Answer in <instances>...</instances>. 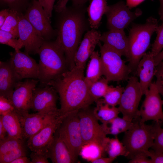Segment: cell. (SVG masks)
<instances>
[{
    "instance_id": "30",
    "label": "cell",
    "mask_w": 163,
    "mask_h": 163,
    "mask_svg": "<svg viewBox=\"0 0 163 163\" xmlns=\"http://www.w3.org/2000/svg\"><path fill=\"white\" fill-rule=\"evenodd\" d=\"M104 152V149L101 144L95 142H91L82 145L79 155L83 159L91 162L102 157Z\"/></svg>"
},
{
    "instance_id": "29",
    "label": "cell",
    "mask_w": 163,
    "mask_h": 163,
    "mask_svg": "<svg viewBox=\"0 0 163 163\" xmlns=\"http://www.w3.org/2000/svg\"><path fill=\"white\" fill-rule=\"evenodd\" d=\"M102 145L109 157L115 159L120 156H126L127 151L125 146L117 137L111 138L107 137Z\"/></svg>"
},
{
    "instance_id": "52",
    "label": "cell",
    "mask_w": 163,
    "mask_h": 163,
    "mask_svg": "<svg viewBox=\"0 0 163 163\" xmlns=\"http://www.w3.org/2000/svg\"><path fill=\"white\" fill-rule=\"evenodd\" d=\"M7 132L4 127L3 124L2 120L0 118V139H2L5 137Z\"/></svg>"
},
{
    "instance_id": "38",
    "label": "cell",
    "mask_w": 163,
    "mask_h": 163,
    "mask_svg": "<svg viewBox=\"0 0 163 163\" xmlns=\"http://www.w3.org/2000/svg\"><path fill=\"white\" fill-rule=\"evenodd\" d=\"M29 0H0L1 3L11 9L22 12L26 10L30 4Z\"/></svg>"
},
{
    "instance_id": "48",
    "label": "cell",
    "mask_w": 163,
    "mask_h": 163,
    "mask_svg": "<svg viewBox=\"0 0 163 163\" xmlns=\"http://www.w3.org/2000/svg\"><path fill=\"white\" fill-rule=\"evenodd\" d=\"M115 159L108 157H101L97 158L91 162L92 163H110L113 161Z\"/></svg>"
},
{
    "instance_id": "26",
    "label": "cell",
    "mask_w": 163,
    "mask_h": 163,
    "mask_svg": "<svg viewBox=\"0 0 163 163\" xmlns=\"http://www.w3.org/2000/svg\"><path fill=\"white\" fill-rule=\"evenodd\" d=\"M8 135L17 138L24 139L22 128L18 115L13 112L0 115Z\"/></svg>"
},
{
    "instance_id": "39",
    "label": "cell",
    "mask_w": 163,
    "mask_h": 163,
    "mask_svg": "<svg viewBox=\"0 0 163 163\" xmlns=\"http://www.w3.org/2000/svg\"><path fill=\"white\" fill-rule=\"evenodd\" d=\"M157 36L152 45L151 54L155 56L160 52L163 49V23L157 27L155 31Z\"/></svg>"
},
{
    "instance_id": "45",
    "label": "cell",
    "mask_w": 163,
    "mask_h": 163,
    "mask_svg": "<svg viewBox=\"0 0 163 163\" xmlns=\"http://www.w3.org/2000/svg\"><path fill=\"white\" fill-rule=\"evenodd\" d=\"M129 163H152L150 158L145 152L136 154L129 161Z\"/></svg>"
},
{
    "instance_id": "5",
    "label": "cell",
    "mask_w": 163,
    "mask_h": 163,
    "mask_svg": "<svg viewBox=\"0 0 163 163\" xmlns=\"http://www.w3.org/2000/svg\"><path fill=\"white\" fill-rule=\"evenodd\" d=\"M133 121V126L124 133L122 141L127 151L126 157L129 159L151 148L155 136L154 124H146L141 121L140 117Z\"/></svg>"
},
{
    "instance_id": "37",
    "label": "cell",
    "mask_w": 163,
    "mask_h": 163,
    "mask_svg": "<svg viewBox=\"0 0 163 163\" xmlns=\"http://www.w3.org/2000/svg\"><path fill=\"white\" fill-rule=\"evenodd\" d=\"M154 124L155 136L151 148L156 152H163V128L161 127L160 122H155Z\"/></svg>"
},
{
    "instance_id": "35",
    "label": "cell",
    "mask_w": 163,
    "mask_h": 163,
    "mask_svg": "<svg viewBox=\"0 0 163 163\" xmlns=\"http://www.w3.org/2000/svg\"><path fill=\"white\" fill-rule=\"evenodd\" d=\"M0 43L12 47L15 50L24 47L21 40L9 32L0 29Z\"/></svg>"
},
{
    "instance_id": "34",
    "label": "cell",
    "mask_w": 163,
    "mask_h": 163,
    "mask_svg": "<svg viewBox=\"0 0 163 163\" xmlns=\"http://www.w3.org/2000/svg\"><path fill=\"white\" fill-rule=\"evenodd\" d=\"M24 139L15 138L7 135L0 139V155L25 145Z\"/></svg>"
},
{
    "instance_id": "6",
    "label": "cell",
    "mask_w": 163,
    "mask_h": 163,
    "mask_svg": "<svg viewBox=\"0 0 163 163\" xmlns=\"http://www.w3.org/2000/svg\"><path fill=\"white\" fill-rule=\"evenodd\" d=\"M103 75L109 81L120 82L128 80L132 71L128 65L117 52L99 42Z\"/></svg>"
},
{
    "instance_id": "15",
    "label": "cell",
    "mask_w": 163,
    "mask_h": 163,
    "mask_svg": "<svg viewBox=\"0 0 163 163\" xmlns=\"http://www.w3.org/2000/svg\"><path fill=\"white\" fill-rule=\"evenodd\" d=\"M61 116L60 112L27 113L19 117L24 139H28Z\"/></svg>"
},
{
    "instance_id": "33",
    "label": "cell",
    "mask_w": 163,
    "mask_h": 163,
    "mask_svg": "<svg viewBox=\"0 0 163 163\" xmlns=\"http://www.w3.org/2000/svg\"><path fill=\"white\" fill-rule=\"evenodd\" d=\"M109 82L105 77L101 78L88 86L90 94L95 102L106 93L109 86Z\"/></svg>"
},
{
    "instance_id": "4",
    "label": "cell",
    "mask_w": 163,
    "mask_h": 163,
    "mask_svg": "<svg viewBox=\"0 0 163 163\" xmlns=\"http://www.w3.org/2000/svg\"><path fill=\"white\" fill-rule=\"evenodd\" d=\"M158 22L150 17L142 24H134L130 28L128 36V66L132 72L136 71L139 62L150 45L151 37L155 32Z\"/></svg>"
},
{
    "instance_id": "24",
    "label": "cell",
    "mask_w": 163,
    "mask_h": 163,
    "mask_svg": "<svg viewBox=\"0 0 163 163\" xmlns=\"http://www.w3.org/2000/svg\"><path fill=\"white\" fill-rule=\"evenodd\" d=\"M107 0H90L87 8L88 20L91 29L97 30L100 25L103 15L106 13L108 5Z\"/></svg>"
},
{
    "instance_id": "8",
    "label": "cell",
    "mask_w": 163,
    "mask_h": 163,
    "mask_svg": "<svg viewBox=\"0 0 163 163\" xmlns=\"http://www.w3.org/2000/svg\"><path fill=\"white\" fill-rule=\"evenodd\" d=\"M143 95L137 77H129L118 105V108L123 117L132 121L140 117L138 107Z\"/></svg>"
},
{
    "instance_id": "51",
    "label": "cell",
    "mask_w": 163,
    "mask_h": 163,
    "mask_svg": "<svg viewBox=\"0 0 163 163\" xmlns=\"http://www.w3.org/2000/svg\"><path fill=\"white\" fill-rule=\"evenodd\" d=\"M154 57L156 66L161 63H163V49L160 52Z\"/></svg>"
},
{
    "instance_id": "40",
    "label": "cell",
    "mask_w": 163,
    "mask_h": 163,
    "mask_svg": "<svg viewBox=\"0 0 163 163\" xmlns=\"http://www.w3.org/2000/svg\"><path fill=\"white\" fill-rule=\"evenodd\" d=\"M155 84L160 94L163 97V63H159L156 67L155 75Z\"/></svg>"
},
{
    "instance_id": "31",
    "label": "cell",
    "mask_w": 163,
    "mask_h": 163,
    "mask_svg": "<svg viewBox=\"0 0 163 163\" xmlns=\"http://www.w3.org/2000/svg\"><path fill=\"white\" fill-rule=\"evenodd\" d=\"M22 13L10 9L9 14L0 29L10 33L17 38H18V25Z\"/></svg>"
},
{
    "instance_id": "32",
    "label": "cell",
    "mask_w": 163,
    "mask_h": 163,
    "mask_svg": "<svg viewBox=\"0 0 163 163\" xmlns=\"http://www.w3.org/2000/svg\"><path fill=\"white\" fill-rule=\"evenodd\" d=\"M124 88L120 85L114 87L109 85L106 93L103 97L104 102L111 106L119 105Z\"/></svg>"
},
{
    "instance_id": "54",
    "label": "cell",
    "mask_w": 163,
    "mask_h": 163,
    "mask_svg": "<svg viewBox=\"0 0 163 163\" xmlns=\"http://www.w3.org/2000/svg\"><path fill=\"white\" fill-rule=\"evenodd\" d=\"M90 0H78V5H84L88 1Z\"/></svg>"
},
{
    "instance_id": "3",
    "label": "cell",
    "mask_w": 163,
    "mask_h": 163,
    "mask_svg": "<svg viewBox=\"0 0 163 163\" xmlns=\"http://www.w3.org/2000/svg\"><path fill=\"white\" fill-rule=\"evenodd\" d=\"M37 54L39 56L38 80L41 85H47L69 70L64 53L56 39L53 41L45 40Z\"/></svg>"
},
{
    "instance_id": "36",
    "label": "cell",
    "mask_w": 163,
    "mask_h": 163,
    "mask_svg": "<svg viewBox=\"0 0 163 163\" xmlns=\"http://www.w3.org/2000/svg\"><path fill=\"white\" fill-rule=\"evenodd\" d=\"M27 149L25 145L0 155V163H11L13 160L22 156H26Z\"/></svg>"
},
{
    "instance_id": "21",
    "label": "cell",
    "mask_w": 163,
    "mask_h": 163,
    "mask_svg": "<svg viewBox=\"0 0 163 163\" xmlns=\"http://www.w3.org/2000/svg\"><path fill=\"white\" fill-rule=\"evenodd\" d=\"M154 56L150 52L145 53L139 62L136 69L144 95L149 89L155 75L156 66Z\"/></svg>"
},
{
    "instance_id": "46",
    "label": "cell",
    "mask_w": 163,
    "mask_h": 163,
    "mask_svg": "<svg viewBox=\"0 0 163 163\" xmlns=\"http://www.w3.org/2000/svg\"><path fill=\"white\" fill-rule=\"evenodd\" d=\"M69 0H59L56 4L54 5V9L55 11L58 13L61 12L65 9L66 5ZM72 2V5L78 6V0H71Z\"/></svg>"
},
{
    "instance_id": "9",
    "label": "cell",
    "mask_w": 163,
    "mask_h": 163,
    "mask_svg": "<svg viewBox=\"0 0 163 163\" xmlns=\"http://www.w3.org/2000/svg\"><path fill=\"white\" fill-rule=\"evenodd\" d=\"M78 114L83 144L95 142L102 145L107 135L95 116L93 109L89 107L82 109L78 110Z\"/></svg>"
},
{
    "instance_id": "47",
    "label": "cell",
    "mask_w": 163,
    "mask_h": 163,
    "mask_svg": "<svg viewBox=\"0 0 163 163\" xmlns=\"http://www.w3.org/2000/svg\"><path fill=\"white\" fill-rule=\"evenodd\" d=\"M10 9L9 8L3 9L0 11V28L4 24L8 16Z\"/></svg>"
},
{
    "instance_id": "27",
    "label": "cell",
    "mask_w": 163,
    "mask_h": 163,
    "mask_svg": "<svg viewBox=\"0 0 163 163\" xmlns=\"http://www.w3.org/2000/svg\"><path fill=\"white\" fill-rule=\"evenodd\" d=\"M133 121L127 120L118 116L101 126L106 134L117 136L125 133L129 129L133 124Z\"/></svg>"
},
{
    "instance_id": "17",
    "label": "cell",
    "mask_w": 163,
    "mask_h": 163,
    "mask_svg": "<svg viewBox=\"0 0 163 163\" xmlns=\"http://www.w3.org/2000/svg\"><path fill=\"white\" fill-rule=\"evenodd\" d=\"M18 38L23 43L24 52L35 55L38 51L45 40L22 14L18 25Z\"/></svg>"
},
{
    "instance_id": "28",
    "label": "cell",
    "mask_w": 163,
    "mask_h": 163,
    "mask_svg": "<svg viewBox=\"0 0 163 163\" xmlns=\"http://www.w3.org/2000/svg\"><path fill=\"white\" fill-rule=\"evenodd\" d=\"M96 106L93 109L94 115L102 123L107 122L118 116L120 112L118 107L111 106L100 99L96 102Z\"/></svg>"
},
{
    "instance_id": "7",
    "label": "cell",
    "mask_w": 163,
    "mask_h": 163,
    "mask_svg": "<svg viewBox=\"0 0 163 163\" xmlns=\"http://www.w3.org/2000/svg\"><path fill=\"white\" fill-rule=\"evenodd\" d=\"M78 111H73L63 115L62 121L56 132L65 143L76 162L84 144L80 128Z\"/></svg>"
},
{
    "instance_id": "1",
    "label": "cell",
    "mask_w": 163,
    "mask_h": 163,
    "mask_svg": "<svg viewBox=\"0 0 163 163\" xmlns=\"http://www.w3.org/2000/svg\"><path fill=\"white\" fill-rule=\"evenodd\" d=\"M84 5L66 7L58 13L56 39L62 49L69 70L75 66L74 56L82 36L90 28Z\"/></svg>"
},
{
    "instance_id": "10",
    "label": "cell",
    "mask_w": 163,
    "mask_h": 163,
    "mask_svg": "<svg viewBox=\"0 0 163 163\" xmlns=\"http://www.w3.org/2000/svg\"><path fill=\"white\" fill-rule=\"evenodd\" d=\"M139 9L131 11L123 1H120L108 5L105 14L107 19V25L109 30H124L129 24L142 14Z\"/></svg>"
},
{
    "instance_id": "11",
    "label": "cell",
    "mask_w": 163,
    "mask_h": 163,
    "mask_svg": "<svg viewBox=\"0 0 163 163\" xmlns=\"http://www.w3.org/2000/svg\"><path fill=\"white\" fill-rule=\"evenodd\" d=\"M26 18L42 35L45 40H51L57 36L56 30L51 25L43 7L38 0H33L24 14Z\"/></svg>"
},
{
    "instance_id": "42",
    "label": "cell",
    "mask_w": 163,
    "mask_h": 163,
    "mask_svg": "<svg viewBox=\"0 0 163 163\" xmlns=\"http://www.w3.org/2000/svg\"><path fill=\"white\" fill-rule=\"evenodd\" d=\"M31 163H48L46 152H32L30 155Z\"/></svg>"
},
{
    "instance_id": "25",
    "label": "cell",
    "mask_w": 163,
    "mask_h": 163,
    "mask_svg": "<svg viewBox=\"0 0 163 163\" xmlns=\"http://www.w3.org/2000/svg\"><path fill=\"white\" fill-rule=\"evenodd\" d=\"M102 75V67L100 54L98 51H94L90 57L85 77L88 86L100 79Z\"/></svg>"
},
{
    "instance_id": "41",
    "label": "cell",
    "mask_w": 163,
    "mask_h": 163,
    "mask_svg": "<svg viewBox=\"0 0 163 163\" xmlns=\"http://www.w3.org/2000/svg\"><path fill=\"white\" fill-rule=\"evenodd\" d=\"M15 112V108L11 101L7 98L0 96V115Z\"/></svg>"
},
{
    "instance_id": "19",
    "label": "cell",
    "mask_w": 163,
    "mask_h": 163,
    "mask_svg": "<svg viewBox=\"0 0 163 163\" xmlns=\"http://www.w3.org/2000/svg\"><path fill=\"white\" fill-rule=\"evenodd\" d=\"M101 34L99 31L93 29L86 32L75 55L76 66L85 69L87 61L94 51L97 45L100 42Z\"/></svg>"
},
{
    "instance_id": "12",
    "label": "cell",
    "mask_w": 163,
    "mask_h": 163,
    "mask_svg": "<svg viewBox=\"0 0 163 163\" xmlns=\"http://www.w3.org/2000/svg\"><path fill=\"white\" fill-rule=\"evenodd\" d=\"M39 82L38 79L28 78L16 84L8 99L19 117L28 113L31 109L33 91Z\"/></svg>"
},
{
    "instance_id": "2",
    "label": "cell",
    "mask_w": 163,
    "mask_h": 163,
    "mask_svg": "<svg viewBox=\"0 0 163 163\" xmlns=\"http://www.w3.org/2000/svg\"><path fill=\"white\" fill-rule=\"evenodd\" d=\"M84 69L75 66L59 78L49 82L59 94L61 116L89 107L95 102L89 92Z\"/></svg>"
},
{
    "instance_id": "43",
    "label": "cell",
    "mask_w": 163,
    "mask_h": 163,
    "mask_svg": "<svg viewBox=\"0 0 163 163\" xmlns=\"http://www.w3.org/2000/svg\"><path fill=\"white\" fill-rule=\"evenodd\" d=\"M43 8L48 18L50 19L52 12L54 8V3L56 0H38Z\"/></svg>"
},
{
    "instance_id": "18",
    "label": "cell",
    "mask_w": 163,
    "mask_h": 163,
    "mask_svg": "<svg viewBox=\"0 0 163 163\" xmlns=\"http://www.w3.org/2000/svg\"><path fill=\"white\" fill-rule=\"evenodd\" d=\"M63 116L48 124L38 132L28 139L27 145L32 152H46Z\"/></svg>"
},
{
    "instance_id": "50",
    "label": "cell",
    "mask_w": 163,
    "mask_h": 163,
    "mask_svg": "<svg viewBox=\"0 0 163 163\" xmlns=\"http://www.w3.org/2000/svg\"><path fill=\"white\" fill-rule=\"evenodd\" d=\"M11 163H31V161L26 156H24L18 158Z\"/></svg>"
},
{
    "instance_id": "13",
    "label": "cell",
    "mask_w": 163,
    "mask_h": 163,
    "mask_svg": "<svg viewBox=\"0 0 163 163\" xmlns=\"http://www.w3.org/2000/svg\"><path fill=\"white\" fill-rule=\"evenodd\" d=\"M160 94L155 82H152L144 94L145 99L139 110L141 121L145 123L152 120L155 122L160 120L163 122V100Z\"/></svg>"
},
{
    "instance_id": "22",
    "label": "cell",
    "mask_w": 163,
    "mask_h": 163,
    "mask_svg": "<svg viewBox=\"0 0 163 163\" xmlns=\"http://www.w3.org/2000/svg\"><path fill=\"white\" fill-rule=\"evenodd\" d=\"M46 153L48 158L53 163H74L76 162L65 143L56 132Z\"/></svg>"
},
{
    "instance_id": "20",
    "label": "cell",
    "mask_w": 163,
    "mask_h": 163,
    "mask_svg": "<svg viewBox=\"0 0 163 163\" xmlns=\"http://www.w3.org/2000/svg\"><path fill=\"white\" fill-rule=\"evenodd\" d=\"M100 40L122 56L128 59L129 40L124 30H109L101 34Z\"/></svg>"
},
{
    "instance_id": "53",
    "label": "cell",
    "mask_w": 163,
    "mask_h": 163,
    "mask_svg": "<svg viewBox=\"0 0 163 163\" xmlns=\"http://www.w3.org/2000/svg\"><path fill=\"white\" fill-rule=\"evenodd\" d=\"M160 5L158 11V14L160 20L163 21V0H159Z\"/></svg>"
},
{
    "instance_id": "14",
    "label": "cell",
    "mask_w": 163,
    "mask_h": 163,
    "mask_svg": "<svg viewBox=\"0 0 163 163\" xmlns=\"http://www.w3.org/2000/svg\"><path fill=\"white\" fill-rule=\"evenodd\" d=\"M8 61L18 80L32 78L38 79V63L28 53L20 50L9 53Z\"/></svg>"
},
{
    "instance_id": "44",
    "label": "cell",
    "mask_w": 163,
    "mask_h": 163,
    "mask_svg": "<svg viewBox=\"0 0 163 163\" xmlns=\"http://www.w3.org/2000/svg\"><path fill=\"white\" fill-rule=\"evenodd\" d=\"M145 152L150 158L152 163H163V152H156L152 149Z\"/></svg>"
},
{
    "instance_id": "16",
    "label": "cell",
    "mask_w": 163,
    "mask_h": 163,
    "mask_svg": "<svg viewBox=\"0 0 163 163\" xmlns=\"http://www.w3.org/2000/svg\"><path fill=\"white\" fill-rule=\"evenodd\" d=\"M57 93L53 87L49 85L42 88L36 87L33 92L31 109L38 112H59L56 105Z\"/></svg>"
},
{
    "instance_id": "23",
    "label": "cell",
    "mask_w": 163,
    "mask_h": 163,
    "mask_svg": "<svg viewBox=\"0 0 163 163\" xmlns=\"http://www.w3.org/2000/svg\"><path fill=\"white\" fill-rule=\"evenodd\" d=\"M19 81L9 62L0 61V96L8 99Z\"/></svg>"
},
{
    "instance_id": "49",
    "label": "cell",
    "mask_w": 163,
    "mask_h": 163,
    "mask_svg": "<svg viewBox=\"0 0 163 163\" xmlns=\"http://www.w3.org/2000/svg\"><path fill=\"white\" fill-rule=\"evenodd\" d=\"M145 0H126V5L130 9L134 7Z\"/></svg>"
}]
</instances>
